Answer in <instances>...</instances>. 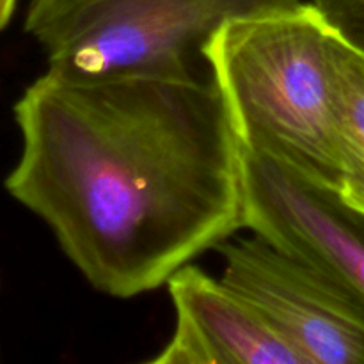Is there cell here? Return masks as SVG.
Segmentation results:
<instances>
[{"label": "cell", "mask_w": 364, "mask_h": 364, "mask_svg": "<svg viewBox=\"0 0 364 364\" xmlns=\"http://www.w3.org/2000/svg\"><path fill=\"white\" fill-rule=\"evenodd\" d=\"M245 230L364 295V213L338 191L244 148Z\"/></svg>", "instance_id": "obj_5"}, {"label": "cell", "mask_w": 364, "mask_h": 364, "mask_svg": "<svg viewBox=\"0 0 364 364\" xmlns=\"http://www.w3.org/2000/svg\"><path fill=\"white\" fill-rule=\"evenodd\" d=\"M13 114L4 187L100 294L156 290L245 230L244 146L212 77L46 70Z\"/></svg>", "instance_id": "obj_1"}, {"label": "cell", "mask_w": 364, "mask_h": 364, "mask_svg": "<svg viewBox=\"0 0 364 364\" xmlns=\"http://www.w3.org/2000/svg\"><path fill=\"white\" fill-rule=\"evenodd\" d=\"M331 28L315 4L220 25L203 48L245 149L320 187L340 188Z\"/></svg>", "instance_id": "obj_2"}, {"label": "cell", "mask_w": 364, "mask_h": 364, "mask_svg": "<svg viewBox=\"0 0 364 364\" xmlns=\"http://www.w3.org/2000/svg\"><path fill=\"white\" fill-rule=\"evenodd\" d=\"M223 281L252 302L306 364H364V295L259 235L215 249Z\"/></svg>", "instance_id": "obj_4"}, {"label": "cell", "mask_w": 364, "mask_h": 364, "mask_svg": "<svg viewBox=\"0 0 364 364\" xmlns=\"http://www.w3.org/2000/svg\"><path fill=\"white\" fill-rule=\"evenodd\" d=\"M329 59L340 144L338 194L364 213V55L331 31Z\"/></svg>", "instance_id": "obj_7"}, {"label": "cell", "mask_w": 364, "mask_h": 364, "mask_svg": "<svg viewBox=\"0 0 364 364\" xmlns=\"http://www.w3.org/2000/svg\"><path fill=\"white\" fill-rule=\"evenodd\" d=\"M331 31L364 55V0H313Z\"/></svg>", "instance_id": "obj_8"}, {"label": "cell", "mask_w": 364, "mask_h": 364, "mask_svg": "<svg viewBox=\"0 0 364 364\" xmlns=\"http://www.w3.org/2000/svg\"><path fill=\"white\" fill-rule=\"evenodd\" d=\"M176 323L151 364H306L267 316L226 281L198 265L167 281Z\"/></svg>", "instance_id": "obj_6"}, {"label": "cell", "mask_w": 364, "mask_h": 364, "mask_svg": "<svg viewBox=\"0 0 364 364\" xmlns=\"http://www.w3.org/2000/svg\"><path fill=\"white\" fill-rule=\"evenodd\" d=\"M16 7V0H0V32L7 27Z\"/></svg>", "instance_id": "obj_9"}, {"label": "cell", "mask_w": 364, "mask_h": 364, "mask_svg": "<svg viewBox=\"0 0 364 364\" xmlns=\"http://www.w3.org/2000/svg\"><path fill=\"white\" fill-rule=\"evenodd\" d=\"M302 0H31L25 32L46 70L73 78L192 77L213 32L233 18Z\"/></svg>", "instance_id": "obj_3"}]
</instances>
